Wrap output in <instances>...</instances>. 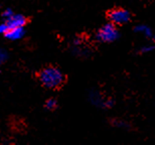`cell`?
Here are the masks:
<instances>
[{
	"instance_id": "1",
	"label": "cell",
	"mask_w": 155,
	"mask_h": 145,
	"mask_svg": "<svg viewBox=\"0 0 155 145\" xmlns=\"http://www.w3.org/2000/svg\"><path fill=\"white\" fill-rule=\"evenodd\" d=\"M39 80L46 88L54 89L64 83V75L60 70L54 67H49L42 70L39 74Z\"/></svg>"
},
{
	"instance_id": "2",
	"label": "cell",
	"mask_w": 155,
	"mask_h": 145,
	"mask_svg": "<svg viewBox=\"0 0 155 145\" xmlns=\"http://www.w3.org/2000/svg\"><path fill=\"white\" fill-rule=\"evenodd\" d=\"M119 36V32L113 23H108L104 25L97 33V38L104 42H112L116 41Z\"/></svg>"
},
{
	"instance_id": "3",
	"label": "cell",
	"mask_w": 155,
	"mask_h": 145,
	"mask_svg": "<svg viewBox=\"0 0 155 145\" xmlns=\"http://www.w3.org/2000/svg\"><path fill=\"white\" fill-rule=\"evenodd\" d=\"M109 17L114 24H124L129 21L130 14L128 11L124 9H115L110 13Z\"/></svg>"
},
{
	"instance_id": "4",
	"label": "cell",
	"mask_w": 155,
	"mask_h": 145,
	"mask_svg": "<svg viewBox=\"0 0 155 145\" xmlns=\"http://www.w3.org/2000/svg\"><path fill=\"white\" fill-rule=\"evenodd\" d=\"M7 24L8 28H13V27H23L25 24V18L22 15L19 14H13L11 17H9L7 19Z\"/></svg>"
},
{
	"instance_id": "5",
	"label": "cell",
	"mask_w": 155,
	"mask_h": 145,
	"mask_svg": "<svg viewBox=\"0 0 155 145\" xmlns=\"http://www.w3.org/2000/svg\"><path fill=\"white\" fill-rule=\"evenodd\" d=\"M24 30L23 27H13V28H8L7 31L5 32L6 38L10 41H16L23 36Z\"/></svg>"
},
{
	"instance_id": "6",
	"label": "cell",
	"mask_w": 155,
	"mask_h": 145,
	"mask_svg": "<svg viewBox=\"0 0 155 145\" xmlns=\"http://www.w3.org/2000/svg\"><path fill=\"white\" fill-rule=\"evenodd\" d=\"M135 31L138 32V33H142V35H144L146 36L151 35V29L146 25H138L135 28Z\"/></svg>"
},
{
	"instance_id": "7",
	"label": "cell",
	"mask_w": 155,
	"mask_h": 145,
	"mask_svg": "<svg viewBox=\"0 0 155 145\" xmlns=\"http://www.w3.org/2000/svg\"><path fill=\"white\" fill-rule=\"evenodd\" d=\"M57 101L54 100V99H49V100L46 101L45 103V107L48 108L49 110H54L55 107H57Z\"/></svg>"
},
{
	"instance_id": "8",
	"label": "cell",
	"mask_w": 155,
	"mask_h": 145,
	"mask_svg": "<svg viewBox=\"0 0 155 145\" xmlns=\"http://www.w3.org/2000/svg\"><path fill=\"white\" fill-rule=\"evenodd\" d=\"M2 15H3V17H5L8 19L9 17H11L12 15H13V12H12L11 9H6V10L2 13Z\"/></svg>"
},
{
	"instance_id": "9",
	"label": "cell",
	"mask_w": 155,
	"mask_h": 145,
	"mask_svg": "<svg viewBox=\"0 0 155 145\" xmlns=\"http://www.w3.org/2000/svg\"><path fill=\"white\" fill-rule=\"evenodd\" d=\"M8 30V26L6 23H1L0 24V33H5Z\"/></svg>"
},
{
	"instance_id": "10",
	"label": "cell",
	"mask_w": 155,
	"mask_h": 145,
	"mask_svg": "<svg viewBox=\"0 0 155 145\" xmlns=\"http://www.w3.org/2000/svg\"><path fill=\"white\" fill-rule=\"evenodd\" d=\"M5 60H6V52L0 49V64H2Z\"/></svg>"
},
{
	"instance_id": "11",
	"label": "cell",
	"mask_w": 155,
	"mask_h": 145,
	"mask_svg": "<svg viewBox=\"0 0 155 145\" xmlns=\"http://www.w3.org/2000/svg\"><path fill=\"white\" fill-rule=\"evenodd\" d=\"M153 48H154V47H152V45H148V47H144L143 48H142V51H143V52H147V51H152Z\"/></svg>"
}]
</instances>
